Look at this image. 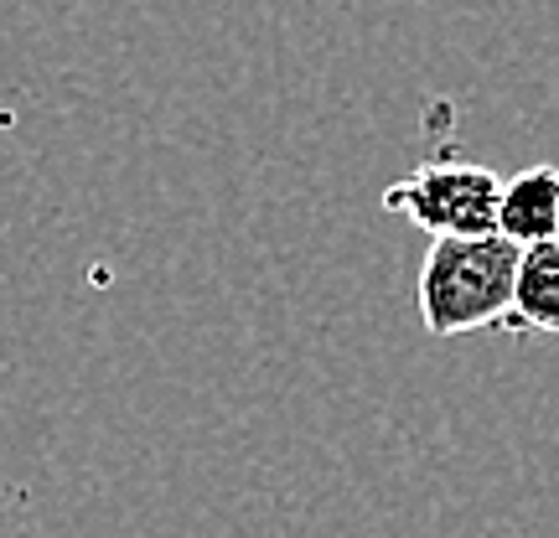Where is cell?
<instances>
[{
  "label": "cell",
  "instance_id": "6da1fadb",
  "mask_svg": "<svg viewBox=\"0 0 559 538\" xmlns=\"http://www.w3.org/2000/svg\"><path fill=\"white\" fill-rule=\"evenodd\" d=\"M519 243L487 228V234H445L430 239L419 260V321L430 337H466L508 326L513 279H519Z\"/></svg>",
  "mask_w": 559,
  "mask_h": 538
},
{
  "label": "cell",
  "instance_id": "7a4b0ae2",
  "mask_svg": "<svg viewBox=\"0 0 559 538\" xmlns=\"http://www.w3.org/2000/svg\"><path fill=\"white\" fill-rule=\"evenodd\" d=\"M498 202L502 177L477 160H419L409 177L383 187V207L425 228L430 239L498 228Z\"/></svg>",
  "mask_w": 559,
  "mask_h": 538
},
{
  "label": "cell",
  "instance_id": "3957f363",
  "mask_svg": "<svg viewBox=\"0 0 559 538\" xmlns=\"http://www.w3.org/2000/svg\"><path fill=\"white\" fill-rule=\"evenodd\" d=\"M498 234H508L519 249L523 243L559 239V166L539 160V166L502 181Z\"/></svg>",
  "mask_w": 559,
  "mask_h": 538
},
{
  "label": "cell",
  "instance_id": "277c9868",
  "mask_svg": "<svg viewBox=\"0 0 559 538\" xmlns=\"http://www.w3.org/2000/svg\"><path fill=\"white\" fill-rule=\"evenodd\" d=\"M513 332H539L559 337V239L523 243L519 279H513V306H508Z\"/></svg>",
  "mask_w": 559,
  "mask_h": 538
}]
</instances>
